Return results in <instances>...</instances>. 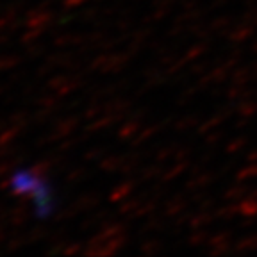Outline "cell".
I'll use <instances>...</instances> for the list:
<instances>
[{
	"mask_svg": "<svg viewBox=\"0 0 257 257\" xmlns=\"http://www.w3.org/2000/svg\"><path fill=\"white\" fill-rule=\"evenodd\" d=\"M29 243V237L27 234H22V236H13L11 239L8 241V246H6V250L8 252H13V250H20L24 245H27Z\"/></svg>",
	"mask_w": 257,
	"mask_h": 257,
	"instance_id": "cell-12",
	"label": "cell"
},
{
	"mask_svg": "<svg viewBox=\"0 0 257 257\" xmlns=\"http://www.w3.org/2000/svg\"><path fill=\"white\" fill-rule=\"evenodd\" d=\"M54 20V13L45 6H38L36 9H31L24 20V25L29 29H47V25Z\"/></svg>",
	"mask_w": 257,
	"mask_h": 257,
	"instance_id": "cell-1",
	"label": "cell"
},
{
	"mask_svg": "<svg viewBox=\"0 0 257 257\" xmlns=\"http://www.w3.org/2000/svg\"><path fill=\"white\" fill-rule=\"evenodd\" d=\"M0 211H2V207H0Z\"/></svg>",
	"mask_w": 257,
	"mask_h": 257,
	"instance_id": "cell-24",
	"label": "cell"
},
{
	"mask_svg": "<svg viewBox=\"0 0 257 257\" xmlns=\"http://www.w3.org/2000/svg\"><path fill=\"white\" fill-rule=\"evenodd\" d=\"M77 86H79V82H77V79H73L72 75H70V79L66 80V82H64L63 86H61L59 89H57V95L59 96H68V95H72V91L73 89L77 88Z\"/></svg>",
	"mask_w": 257,
	"mask_h": 257,
	"instance_id": "cell-16",
	"label": "cell"
},
{
	"mask_svg": "<svg viewBox=\"0 0 257 257\" xmlns=\"http://www.w3.org/2000/svg\"><path fill=\"white\" fill-rule=\"evenodd\" d=\"M75 211H77V209L70 205V207L63 209L61 213H57V214H56V220H57V221H66V220H70V218L75 216Z\"/></svg>",
	"mask_w": 257,
	"mask_h": 257,
	"instance_id": "cell-18",
	"label": "cell"
},
{
	"mask_svg": "<svg viewBox=\"0 0 257 257\" xmlns=\"http://www.w3.org/2000/svg\"><path fill=\"white\" fill-rule=\"evenodd\" d=\"M8 89H9L8 84H2V86H0V95H4V93L8 91Z\"/></svg>",
	"mask_w": 257,
	"mask_h": 257,
	"instance_id": "cell-22",
	"label": "cell"
},
{
	"mask_svg": "<svg viewBox=\"0 0 257 257\" xmlns=\"http://www.w3.org/2000/svg\"><path fill=\"white\" fill-rule=\"evenodd\" d=\"M31 172L38 177H45L48 179V175L52 172H56V166H54V159L52 157H43V159L36 161L34 165L31 166Z\"/></svg>",
	"mask_w": 257,
	"mask_h": 257,
	"instance_id": "cell-5",
	"label": "cell"
},
{
	"mask_svg": "<svg viewBox=\"0 0 257 257\" xmlns=\"http://www.w3.org/2000/svg\"><path fill=\"white\" fill-rule=\"evenodd\" d=\"M45 31H47V29H29V27H25V32L20 36V41L24 45L34 43V41H38L41 36H43Z\"/></svg>",
	"mask_w": 257,
	"mask_h": 257,
	"instance_id": "cell-8",
	"label": "cell"
},
{
	"mask_svg": "<svg viewBox=\"0 0 257 257\" xmlns=\"http://www.w3.org/2000/svg\"><path fill=\"white\" fill-rule=\"evenodd\" d=\"M34 205H36V216L40 220H45V218L50 216L56 211V200H54L52 189H48V191L34 197Z\"/></svg>",
	"mask_w": 257,
	"mask_h": 257,
	"instance_id": "cell-3",
	"label": "cell"
},
{
	"mask_svg": "<svg viewBox=\"0 0 257 257\" xmlns=\"http://www.w3.org/2000/svg\"><path fill=\"white\" fill-rule=\"evenodd\" d=\"M61 102V96L54 91V95H43V96H38L36 104L40 107H48V109H56Z\"/></svg>",
	"mask_w": 257,
	"mask_h": 257,
	"instance_id": "cell-9",
	"label": "cell"
},
{
	"mask_svg": "<svg viewBox=\"0 0 257 257\" xmlns=\"http://www.w3.org/2000/svg\"><path fill=\"white\" fill-rule=\"evenodd\" d=\"M25 200H20V204L15 205L13 209L8 211V223L13 227H24L29 220V211L24 204Z\"/></svg>",
	"mask_w": 257,
	"mask_h": 257,
	"instance_id": "cell-4",
	"label": "cell"
},
{
	"mask_svg": "<svg viewBox=\"0 0 257 257\" xmlns=\"http://www.w3.org/2000/svg\"><path fill=\"white\" fill-rule=\"evenodd\" d=\"M82 177V170H68V173H66V181L68 182H77Z\"/></svg>",
	"mask_w": 257,
	"mask_h": 257,
	"instance_id": "cell-20",
	"label": "cell"
},
{
	"mask_svg": "<svg viewBox=\"0 0 257 257\" xmlns=\"http://www.w3.org/2000/svg\"><path fill=\"white\" fill-rule=\"evenodd\" d=\"M80 250V245L79 243H66V245H64V248H63V252L61 253H64V255H72V253H77Z\"/></svg>",
	"mask_w": 257,
	"mask_h": 257,
	"instance_id": "cell-19",
	"label": "cell"
},
{
	"mask_svg": "<svg viewBox=\"0 0 257 257\" xmlns=\"http://www.w3.org/2000/svg\"><path fill=\"white\" fill-rule=\"evenodd\" d=\"M75 127H77V118H73V116L57 118V121L54 123V131L48 134V140H50V143L64 140V138H68L70 134L75 131Z\"/></svg>",
	"mask_w": 257,
	"mask_h": 257,
	"instance_id": "cell-2",
	"label": "cell"
},
{
	"mask_svg": "<svg viewBox=\"0 0 257 257\" xmlns=\"http://www.w3.org/2000/svg\"><path fill=\"white\" fill-rule=\"evenodd\" d=\"M75 41H79V36H75L72 32H61V34H57V36L54 38L52 43H54V47L63 48V47H72V45H75Z\"/></svg>",
	"mask_w": 257,
	"mask_h": 257,
	"instance_id": "cell-7",
	"label": "cell"
},
{
	"mask_svg": "<svg viewBox=\"0 0 257 257\" xmlns=\"http://www.w3.org/2000/svg\"><path fill=\"white\" fill-rule=\"evenodd\" d=\"M2 239H4V232H2V227H0V243H2Z\"/></svg>",
	"mask_w": 257,
	"mask_h": 257,
	"instance_id": "cell-23",
	"label": "cell"
},
{
	"mask_svg": "<svg viewBox=\"0 0 257 257\" xmlns=\"http://www.w3.org/2000/svg\"><path fill=\"white\" fill-rule=\"evenodd\" d=\"M70 75H72V73H57V75H52L50 79H48L47 88L52 89V91H57V89H59L61 86L70 79Z\"/></svg>",
	"mask_w": 257,
	"mask_h": 257,
	"instance_id": "cell-11",
	"label": "cell"
},
{
	"mask_svg": "<svg viewBox=\"0 0 257 257\" xmlns=\"http://www.w3.org/2000/svg\"><path fill=\"white\" fill-rule=\"evenodd\" d=\"M22 63L20 56H0V72H9Z\"/></svg>",
	"mask_w": 257,
	"mask_h": 257,
	"instance_id": "cell-10",
	"label": "cell"
},
{
	"mask_svg": "<svg viewBox=\"0 0 257 257\" xmlns=\"http://www.w3.org/2000/svg\"><path fill=\"white\" fill-rule=\"evenodd\" d=\"M24 128L18 127V125H9L8 128H0V147H8L13 141L18 138V134L22 133Z\"/></svg>",
	"mask_w": 257,
	"mask_h": 257,
	"instance_id": "cell-6",
	"label": "cell"
},
{
	"mask_svg": "<svg viewBox=\"0 0 257 257\" xmlns=\"http://www.w3.org/2000/svg\"><path fill=\"white\" fill-rule=\"evenodd\" d=\"M54 112H56V109L41 107L40 111L36 112V116H34V121H36V123H47V121H50L54 116H56Z\"/></svg>",
	"mask_w": 257,
	"mask_h": 257,
	"instance_id": "cell-14",
	"label": "cell"
},
{
	"mask_svg": "<svg viewBox=\"0 0 257 257\" xmlns=\"http://www.w3.org/2000/svg\"><path fill=\"white\" fill-rule=\"evenodd\" d=\"M84 2H86V0H63V6H64V8L72 9V8L80 6V4H84Z\"/></svg>",
	"mask_w": 257,
	"mask_h": 257,
	"instance_id": "cell-21",
	"label": "cell"
},
{
	"mask_svg": "<svg viewBox=\"0 0 257 257\" xmlns=\"http://www.w3.org/2000/svg\"><path fill=\"white\" fill-rule=\"evenodd\" d=\"M8 123L9 125H18V127L25 128L29 125V114L27 112H13L11 116L8 118Z\"/></svg>",
	"mask_w": 257,
	"mask_h": 257,
	"instance_id": "cell-13",
	"label": "cell"
},
{
	"mask_svg": "<svg viewBox=\"0 0 257 257\" xmlns=\"http://www.w3.org/2000/svg\"><path fill=\"white\" fill-rule=\"evenodd\" d=\"M27 237H29V243H36V241L47 237V230L41 229V227H36V229H32L31 232L27 234Z\"/></svg>",
	"mask_w": 257,
	"mask_h": 257,
	"instance_id": "cell-17",
	"label": "cell"
},
{
	"mask_svg": "<svg viewBox=\"0 0 257 257\" xmlns=\"http://www.w3.org/2000/svg\"><path fill=\"white\" fill-rule=\"evenodd\" d=\"M43 54H45V47L41 43H38V41H34V43H29L25 56H27L29 59H36V57H41Z\"/></svg>",
	"mask_w": 257,
	"mask_h": 257,
	"instance_id": "cell-15",
	"label": "cell"
}]
</instances>
